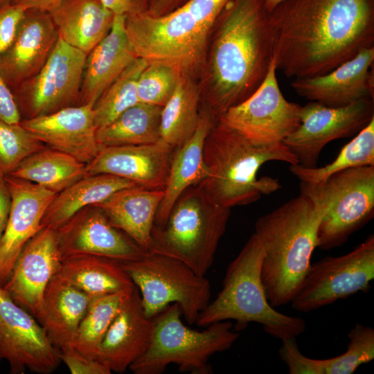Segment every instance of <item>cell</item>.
Segmentation results:
<instances>
[{
  "instance_id": "obj_29",
  "label": "cell",
  "mask_w": 374,
  "mask_h": 374,
  "mask_svg": "<svg viewBox=\"0 0 374 374\" xmlns=\"http://www.w3.org/2000/svg\"><path fill=\"white\" fill-rule=\"evenodd\" d=\"M50 15L59 37L86 54L107 35L114 17L100 0H64Z\"/></svg>"
},
{
  "instance_id": "obj_18",
  "label": "cell",
  "mask_w": 374,
  "mask_h": 374,
  "mask_svg": "<svg viewBox=\"0 0 374 374\" xmlns=\"http://www.w3.org/2000/svg\"><path fill=\"white\" fill-rule=\"evenodd\" d=\"M12 203L8 220L0 239V285L8 280L14 265L28 241L42 228L44 213L57 195L37 184L5 176Z\"/></svg>"
},
{
  "instance_id": "obj_42",
  "label": "cell",
  "mask_w": 374,
  "mask_h": 374,
  "mask_svg": "<svg viewBox=\"0 0 374 374\" xmlns=\"http://www.w3.org/2000/svg\"><path fill=\"white\" fill-rule=\"evenodd\" d=\"M0 121L9 123H19L21 121L14 93L0 75Z\"/></svg>"
},
{
  "instance_id": "obj_10",
  "label": "cell",
  "mask_w": 374,
  "mask_h": 374,
  "mask_svg": "<svg viewBox=\"0 0 374 374\" xmlns=\"http://www.w3.org/2000/svg\"><path fill=\"white\" fill-rule=\"evenodd\" d=\"M300 192L326 206L319 226L317 247L335 248L373 217L374 166L342 170L317 184L301 182Z\"/></svg>"
},
{
  "instance_id": "obj_8",
  "label": "cell",
  "mask_w": 374,
  "mask_h": 374,
  "mask_svg": "<svg viewBox=\"0 0 374 374\" xmlns=\"http://www.w3.org/2000/svg\"><path fill=\"white\" fill-rule=\"evenodd\" d=\"M177 303H172L155 316L154 330L146 352L132 364L134 374H161L170 364L181 372L213 373L208 364L215 353L229 349L239 337L230 321L211 323L202 330L184 325Z\"/></svg>"
},
{
  "instance_id": "obj_35",
  "label": "cell",
  "mask_w": 374,
  "mask_h": 374,
  "mask_svg": "<svg viewBox=\"0 0 374 374\" xmlns=\"http://www.w3.org/2000/svg\"><path fill=\"white\" fill-rule=\"evenodd\" d=\"M133 291L116 292L91 299L80 323L73 345L78 352L87 357L96 359L106 332Z\"/></svg>"
},
{
  "instance_id": "obj_32",
  "label": "cell",
  "mask_w": 374,
  "mask_h": 374,
  "mask_svg": "<svg viewBox=\"0 0 374 374\" xmlns=\"http://www.w3.org/2000/svg\"><path fill=\"white\" fill-rule=\"evenodd\" d=\"M10 175L57 194L87 174L85 163L46 146L26 158Z\"/></svg>"
},
{
  "instance_id": "obj_24",
  "label": "cell",
  "mask_w": 374,
  "mask_h": 374,
  "mask_svg": "<svg viewBox=\"0 0 374 374\" xmlns=\"http://www.w3.org/2000/svg\"><path fill=\"white\" fill-rule=\"evenodd\" d=\"M125 15H114L107 35L87 54L78 105H94L138 57L125 28Z\"/></svg>"
},
{
  "instance_id": "obj_9",
  "label": "cell",
  "mask_w": 374,
  "mask_h": 374,
  "mask_svg": "<svg viewBox=\"0 0 374 374\" xmlns=\"http://www.w3.org/2000/svg\"><path fill=\"white\" fill-rule=\"evenodd\" d=\"M121 265L137 287L148 318L177 303L185 320L193 325L211 301L209 280L179 260L149 251Z\"/></svg>"
},
{
  "instance_id": "obj_14",
  "label": "cell",
  "mask_w": 374,
  "mask_h": 374,
  "mask_svg": "<svg viewBox=\"0 0 374 374\" xmlns=\"http://www.w3.org/2000/svg\"><path fill=\"white\" fill-rule=\"evenodd\" d=\"M373 118L374 99L341 107L310 101L301 106L300 125L283 143L296 157L299 164L314 168L326 145L358 133Z\"/></svg>"
},
{
  "instance_id": "obj_5",
  "label": "cell",
  "mask_w": 374,
  "mask_h": 374,
  "mask_svg": "<svg viewBox=\"0 0 374 374\" xmlns=\"http://www.w3.org/2000/svg\"><path fill=\"white\" fill-rule=\"evenodd\" d=\"M230 0H188L170 12L128 15L125 28L138 57L188 74L203 62L209 36Z\"/></svg>"
},
{
  "instance_id": "obj_30",
  "label": "cell",
  "mask_w": 374,
  "mask_h": 374,
  "mask_svg": "<svg viewBox=\"0 0 374 374\" xmlns=\"http://www.w3.org/2000/svg\"><path fill=\"white\" fill-rule=\"evenodd\" d=\"M56 275L92 298L132 292L136 287L120 262L100 256L66 258Z\"/></svg>"
},
{
  "instance_id": "obj_19",
  "label": "cell",
  "mask_w": 374,
  "mask_h": 374,
  "mask_svg": "<svg viewBox=\"0 0 374 374\" xmlns=\"http://www.w3.org/2000/svg\"><path fill=\"white\" fill-rule=\"evenodd\" d=\"M374 46L330 72L295 78L291 87L300 96L328 107H341L362 99H374Z\"/></svg>"
},
{
  "instance_id": "obj_28",
  "label": "cell",
  "mask_w": 374,
  "mask_h": 374,
  "mask_svg": "<svg viewBox=\"0 0 374 374\" xmlns=\"http://www.w3.org/2000/svg\"><path fill=\"white\" fill-rule=\"evenodd\" d=\"M92 297L55 275L44 296L39 323L54 346L73 345L80 323Z\"/></svg>"
},
{
  "instance_id": "obj_39",
  "label": "cell",
  "mask_w": 374,
  "mask_h": 374,
  "mask_svg": "<svg viewBox=\"0 0 374 374\" xmlns=\"http://www.w3.org/2000/svg\"><path fill=\"white\" fill-rule=\"evenodd\" d=\"M181 74L168 64L148 63L137 81L139 103L163 107L172 95Z\"/></svg>"
},
{
  "instance_id": "obj_16",
  "label": "cell",
  "mask_w": 374,
  "mask_h": 374,
  "mask_svg": "<svg viewBox=\"0 0 374 374\" xmlns=\"http://www.w3.org/2000/svg\"><path fill=\"white\" fill-rule=\"evenodd\" d=\"M55 231L62 260L74 256L95 255L123 262L138 260L147 253L113 226L95 205L80 209Z\"/></svg>"
},
{
  "instance_id": "obj_36",
  "label": "cell",
  "mask_w": 374,
  "mask_h": 374,
  "mask_svg": "<svg viewBox=\"0 0 374 374\" xmlns=\"http://www.w3.org/2000/svg\"><path fill=\"white\" fill-rule=\"evenodd\" d=\"M367 166H374V118L342 148L331 163L314 168L293 164L290 170L301 182L317 184L340 171Z\"/></svg>"
},
{
  "instance_id": "obj_12",
  "label": "cell",
  "mask_w": 374,
  "mask_h": 374,
  "mask_svg": "<svg viewBox=\"0 0 374 374\" xmlns=\"http://www.w3.org/2000/svg\"><path fill=\"white\" fill-rule=\"evenodd\" d=\"M87 55L59 37L42 69L12 90L21 120L78 105Z\"/></svg>"
},
{
  "instance_id": "obj_26",
  "label": "cell",
  "mask_w": 374,
  "mask_h": 374,
  "mask_svg": "<svg viewBox=\"0 0 374 374\" xmlns=\"http://www.w3.org/2000/svg\"><path fill=\"white\" fill-rule=\"evenodd\" d=\"M163 190L139 186L122 188L103 202L93 204L145 252L151 250L152 231Z\"/></svg>"
},
{
  "instance_id": "obj_43",
  "label": "cell",
  "mask_w": 374,
  "mask_h": 374,
  "mask_svg": "<svg viewBox=\"0 0 374 374\" xmlns=\"http://www.w3.org/2000/svg\"><path fill=\"white\" fill-rule=\"evenodd\" d=\"M114 15H125L147 12V0H100Z\"/></svg>"
},
{
  "instance_id": "obj_37",
  "label": "cell",
  "mask_w": 374,
  "mask_h": 374,
  "mask_svg": "<svg viewBox=\"0 0 374 374\" xmlns=\"http://www.w3.org/2000/svg\"><path fill=\"white\" fill-rule=\"evenodd\" d=\"M147 65L146 60L137 57L100 95L93 105L94 123L97 129L109 124L139 103L137 81Z\"/></svg>"
},
{
  "instance_id": "obj_6",
  "label": "cell",
  "mask_w": 374,
  "mask_h": 374,
  "mask_svg": "<svg viewBox=\"0 0 374 374\" xmlns=\"http://www.w3.org/2000/svg\"><path fill=\"white\" fill-rule=\"evenodd\" d=\"M264 251L262 239L253 232L229 265L221 291L199 314L197 326L234 320L235 330L238 331L249 323H257L269 335L281 340L296 338L305 332L303 319L284 314L269 304L260 276Z\"/></svg>"
},
{
  "instance_id": "obj_20",
  "label": "cell",
  "mask_w": 374,
  "mask_h": 374,
  "mask_svg": "<svg viewBox=\"0 0 374 374\" xmlns=\"http://www.w3.org/2000/svg\"><path fill=\"white\" fill-rule=\"evenodd\" d=\"M174 150L161 140L150 144L102 148L86 165L87 174H109L141 187L163 190Z\"/></svg>"
},
{
  "instance_id": "obj_23",
  "label": "cell",
  "mask_w": 374,
  "mask_h": 374,
  "mask_svg": "<svg viewBox=\"0 0 374 374\" xmlns=\"http://www.w3.org/2000/svg\"><path fill=\"white\" fill-rule=\"evenodd\" d=\"M154 325L144 312L136 287L106 332L96 359L111 371L124 373L148 350Z\"/></svg>"
},
{
  "instance_id": "obj_48",
  "label": "cell",
  "mask_w": 374,
  "mask_h": 374,
  "mask_svg": "<svg viewBox=\"0 0 374 374\" xmlns=\"http://www.w3.org/2000/svg\"><path fill=\"white\" fill-rule=\"evenodd\" d=\"M7 1H9V0H0V6L6 3Z\"/></svg>"
},
{
  "instance_id": "obj_38",
  "label": "cell",
  "mask_w": 374,
  "mask_h": 374,
  "mask_svg": "<svg viewBox=\"0 0 374 374\" xmlns=\"http://www.w3.org/2000/svg\"><path fill=\"white\" fill-rule=\"evenodd\" d=\"M46 145L19 123L0 121V170L10 175L26 158Z\"/></svg>"
},
{
  "instance_id": "obj_4",
  "label": "cell",
  "mask_w": 374,
  "mask_h": 374,
  "mask_svg": "<svg viewBox=\"0 0 374 374\" xmlns=\"http://www.w3.org/2000/svg\"><path fill=\"white\" fill-rule=\"evenodd\" d=\"M203 154L208 175L198 185L214 202L229 208L250 204L281 188L276 178L257 177L264 163H299L283 143L253 142L218 121L206 138Z\"/></svg>"
},
{
  "instance_id": "obj_25",
  "label": "cell",
  "mask_w": 374,
  "mask_h": 374,
  "mask_svg": "<svg viewBox=\"0 0 374 374\" xmlns=\"http://www.w3.org/2000/svg\"><path fill=\"white\" fill-rule=\"evenodd\" d=\"M217 121L207 105L200 116L193 134L181 145L175 148L163 197L159 206L154 226L162 227L179 197L187 188L205 179L208 171L204 159L206 138ZM217 123V122H216Z\"/></svg>"
},
{
  "instance_id": "obj_31",
  "label": "cell",
  "mask_w": 374,
  "mask_h": 374,
  "mask_svg": "<svg viewBox=\"0 0 374 374\" xmlns=\"http://www.w3.org/2000/svg\"><path fill=\"white\" fill-rule=\"evenodd\" d=\"M136 186L109 174L87 175L57 194L44 213L42 226L55 230L85 206L103 202L118 190Z\"/></svg>"
},
{
  "instance_id": "obj_3",
  "label": "cell",
  "mask_w": 374,
  "mask_h": 374,
  "mask_svg": "<svg viewBox=\"0 0 374 374\" xmlns=\"http://www.w3.org/2000/svg\"><path fill=\"white\" fill-rule=\"evenodd\" d=\"M326 210L322 202L300 193L256 222L254 232L265 247L261 280L273 308L290 303L299 290L317 247Z\"/></svg>"
},
{
  "instance_id": "obj_27",
  "label": "cell",
  "mask_w": 374,
  "mask_h": 374,
  "mask_svg": "<svg viewBox=\"0 0 374 374\" xmlns=\"http://www.w3.org/2000/svg\"><path fill=\"white\" fill-rule=\"evenodd\" d=\"M348 337L346 350L332 358L317 359L305 356L295 337L281 340L279 355L290 374H352L374 359V329L357 323Z\"/></svg>"
},
{
  "instance_id": "obj_47",
  "label": "cell",
  "mask_w": 374,
  "mask_h": 374,
  "mask_svg": "<svg viewBox=\"0 0 374 374\" xmlns=\"http://www.w3.org/2000/svg\"><path fill=\"white\" fill-rule=\"evenodd\" d=\"M283 1L284 0H264V3L267 10L270 12Z\"/></svg>"
},
{
  "instance_id": "obj_34",
  "label": "cell",
  "mask_w": 374,
  "mask_h": 374,
  "mask_svg": "<svg viewBox=\"0 0 374 374\" xmlns=\"http://www.w3.org/2000/svg\"><path fill=\"white\" fill-rule=\"evenodd\" d=\"M199 99L198 87L188 74L182 73L172 95L162 107L161 141L176 148L193 134L200 116Z\"/></svg>"
},
{
  "instance_id": "obj_41",
  "label": "cell",
  "mask_w": 374,
  "mask_h": 374,
  "mask_svg": "<svg viewBox=\"0 0 374 374\" xmlns=\"http://www.w3.org/2000/svg\"><path fill=\"white\" fill-rule=\"evenodd\" d=\"M25 10L7 1L0 6V55L12 43Z\"/></svg>"
},
{
  "instance_id": "obj_40",
  "label": "cell",
  "mask_w": 374,
  "mask_h": 374,
  "mask_svg": "<svg viewBox=\"0 0 374 374\" xmlns=\"http://www.w3.org/2000/svg\"><path fill=\"white\" fill-rule=\"evenodd\" d=\"M63 362L72 374H110L112 371L96 359L86 357L73 346L60 349Z\"/></svg>"
},
{
  "instance_id": "obj_11",
  "label": "cell",
  "mask_w": 374,
  "mask_h": 374,
  "mask_svg": "<svg viewBox=\"0 0 374 374\" xmlns=\"http://www.w3.org/2000/svg\"><path fill=\"white\" fill-rule=\"evenodd\" d=\"M373 278L372 234L344 255L326 257L311 264L290 303L294 310L309 312L359 292H367Z\"/></svg>"
},
{
  "instance_id": "obj_2",
  "label": "cell",
  "mask_w": 374,
  "mask_h": 374,
  "mask_svg": "<svg viewBox=\"0 0 374 374\" xmlns=\"http://www.w3.org/2000/svg\"><path fill=\"white\" fill-rule=\"evenodd\" d=\"M213 30L207 106L218 121L264 81L273 59L274 37L264 0H230Z\"/></svg>"
},
{
  "instance_id": "obj_22",
  "label": "cell",
  "mask_w": 374,
  "mask_h": 374,
  "mask_svg": "<svg viewBox=\"0 0 374 374\" xmlns=\"http://www.w3.org/2000/svg\"><path fill=\"white\" fill-rule=\"evenodd\" d=\"M20 124L46 146L70 154L85 163L97 155L93 105L71 106Z\"/></svg>"
},
{
  "instance_id": "obj_15",
  "label": "cell",
  "mask_w": 374,
  "mask_h": 374,
  "mask_svg": "<svg viewBox=\"0 0 374 374\" xmlns=\"http://www.w3.org/2000/svg\"><path fill=\"white\" fill-rule=\"evenodd\" d=\"M1 360L9 364L12 374L24 373L26 369L50 374L61 362L60 350L53 345L39 321L0 285Z\"/></svg>"
},
{
  "instance_id": "obj_1",
  "label": "cell",
  "mask_w": 374,
  "mask_h": 374,
  "mask_svg": "<svg viewBox=\"0 0 374 374\" xmlns=\"http://www.w3.org/2000/svg\"><path fill=\"white\" fill-rule=\"evenodd\" d=\"M276 70L326 74L374 46V0H284L269 12Z\"/></svg>"
},
{
  "instance_id": "obj_7",
  "label": "cell",
  "mask_w": 374,
  "mask_h": 374,
  "mask_svg": "<svg viewBox=\"0 0 374 374\" xmlns=\"http://www.w3.org/2000/svg\"><path fill=\"white\" fill-rule=\"evenodd\" d=\"M198 185L187 188L174 204L165 224L154 226L150 251L179 260L204 276L211 267L231 214Z\"/></svg>"
},
{
  "instance_id": "obj_44",
  "label": "cell",
  "mask_w": 374,
  "mask_h": 374,
  "mask_svg": "<svg viewBox=\"0 0 374 374\" xmlns=\"http://www.w3.org/2000/svg\"><path fill=\"white\" fill-rule=\"evenodd\" d=\"M5 176L0 170V239L7 224L12 203L11 194Z\"/></svg>"
},
{
  "instance_id": "obj_45",
  "label": "cell",
  "mask_w": 374,
  "mask_h": 374,
  "mask_svg": "<svg viewBox=\"0 0 374 374\" xmlns=\"http://www.w3.org/2000/svg\"><path fill=\"white\" fill-rule=\"evenodd\" d=\"M188 0H147V13L161 16L177 9Z\"/></svg>"
},
{
  "instance_id": "obj_13",
  "label": "cell",
  "mask_w": 374,
  "mask_h": 374,
  "mask_svg": "<svg viewBox=\"0 0 374 374\" xmlns=\"http://www.w3.org/2000/svg\"><path fill=\"white\" fill-rule=\"evenodd\" d=\"M272 59L260 86L242 103L227 109L218 122L253 142L283 143L300 125L301 106L285 98Z\"/></svg>"
},
{
  "instance_id": "obj_33",
  "label": "cell",
  "mask_w": 374,
  "mask_h": 374,
  "mask_svg": "<svg viewBox=\"0 0 374 374\" xmlns=\"http://www.w3.org/2000/svg\"><path fill=\"white\" fill-rule=\"evenodd\" d=\"M162 107L139 103L109 124L96 130L100 147L145 145L161 140Z\"/></svg>"
},
{
  "instance_id": "obj_17",
  "label": "cell",
  "mask_w": 374,
  "mask_h": 374,
  "mask_svg": "<svg viewBox=\"0 0 374 374\" xmlns=\"http://www.w3.org/2000/svg\"><path fill=\"white\" fill-rule=\"evenodd\" d=\"M62 262L56 231L44 227L25 244L3 287L39 321L46 288Z\"/></svg>"
},
{
  "instance_id": "obj_46",
  "label": "cell",
  "mask_w": 374,
  "mask_h": 374,
  "mask_svg": "<svg viewBox=\"0 0 374 374\" xmlns=\"http://www.w3.org/2000/svg\"><path fill=\"white\" fill-rule=\"evenodd\" d=\"M64 0H9L15 6L24 10H37L46 12H51Z\"/></svg>"
},
{
  "instance_id": "obj_21",
  "label": "cell",
  "mask_w": 374,
  "mask_h": 374,
  "mask_svg": "<svg viewBox=\"0 0 374 374\" xmlns=\"http://www.w3.org/2000/svg\"><path fill=\"white\" fill-rule=\"evenodd\" d=\"M58 38L49 12L25 10L12 43L0 55V75L12 91L42 69Z\"/></svg>"
}]
</instances>
